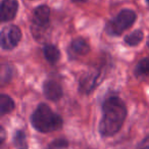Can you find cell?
<instances>
[{
	"mask_svg": "<svg viewBox=\"0 0 149 149\" xmlns=\"http://www.w3.org/2000/svg\"><path fill=\"white\" fill-rule=\"evenodd\" d=\"M44 55L50 63H55L59 60L60 52L56 46L52 45V44H48L44 47Z\"/></svg>",
	"mask_w": 149,
	"mask_h": 149,
	"instance_id": "obj_9",
	"label": "cell"
},
{
	"mask_svg": "<svg viewBox=\"0 0 149 149\" xmlns=\"http://www.w3.org/2000/svg\"><path fill=\"white\" fill-rule=\"evenodd\" d=\"M140 149H149V137L146 138L140 145Z\"/></svg>",
	"mask_w": 149,
	"mask_h": 149,
	"instance_id": "obj_15",
	"label": "cell"
},
{
	"mask_svg": "<svg viewBox=\"0 0 149 149\" xmlns=\"http://www.w3.org/2000/svg\"><path fill=\"white\" fill-rule=\"evenodd\" d=\"M22 39V32L17 26H7L1 32V46L5 50H11L17 47Z\"/></svg>",
	"mask_w": 149,
	"mask_h": 149,
	"instance_id": "obj_5",
	"label": "cell"
},
{
	"mask_svg": "<svg viewBox=\"0 0 149 149\" xmlns=\"http://www.w3.org/2000/svg\"><path fill=\"white\" fill-rule=\"evenodd\" d=\"M19 3L17 0H2L1 3V21L8 22L17 15Z\"/></svg>",
	"mask_w": 149,
	"mask_h": 149,
	"instance_id": "obj_6",
	"label": "cell"
},
{
	"mask_svg": "<svg viewBox=\"0 0 149 149\" xmlns=\"http://www.w3.org/2000/svg\"><path fill=\"white\" fill-rule=\"evenodd\" d=\"M72 1H76V2H85L87 0H72Z\"/></svg>",
	"mask_w": 149,
	"mask_h": 149,
	"instance_id": "obj_16",
	"label": "cell"
},
{
	"mask_svg": "<svg viewBox=\"0 0 149 149\" xmlns=\"http://www.w3.org/2000/svg\"><path fill=\"white\" fill-rule=\"evenodd\" d=\"M15 108V102L11 99L9 96L7 95H1L0 97V112L2 116L6 113H9L10 111H13V109Z\"/></svg>",
	"mask_w": 149,
	"mask_h": 149,
	"instance_id": "obj_11",
	"label": "cell"
},
{
	"mask_svg": "<svg viewBox=\"0 0 149 149\" xmlns=\"http://www.w3.org/2000/svg\"><path fill=\"white\" fill-rule=\"evenodd\" d=\"M147 46L149 47V38H148V40H147Z\"/></svg>",
	"mask_w": 149,
	"mask_h": 149,
	"instance_id": "obj_17",
	"label": "cell"
},
{
	"mask_svg": "<svg viewBox=\"0 0 149 149\" xmlns=\"http://www.w3.org/2000/svg\"><path fill=\"white\" fill-rule=\"evenodd\" d=\"M72 50L79 55H86L90 51V47L84 39H76L72 43Z\"/></svg>",
	"mask_w": 149,
	"mask_h": 149,
	"instance_id": "obj_10",
	"label": "cell"
},
{
	"mask_svg": "<svg viewBox=\"0 0 149 149\" xmlns=\"http://www.w3.org/2000/svg\"><path fill=\"white\" fill-rule=\"evenodd\" d=\"M101 122L99 131L102 136H113L122 128L127 116V108L123 100L118 97H109L104 101L102 106Z\"/></svg>",
	"mask_w": 149,
	"mask_h": 149,
	"instance_id": "obj_1",
	"label": "cell"
},
{
	"mask_svg": "<svg viewBox=\"0 0 149 149\" xmlns=\"http://www.w3.org/2000/svg\"><path fill=\"white\" fill-rule=\"evenodd\" d=\"M50 22V10L46 5H40L36 7L33 13V19H32V34L34 36L37 33L45 32L49 26Z\"/></svg>",
	"mask_w": 149,
	"mask_h": 149,
	"instance_id": "obj_4",
	"label": "cell"
},
{
	"mask_svg": "<svg viewBox=\"0 0 149 149\" xmlns=\"http://www.w3.org/2000/svg\"><path fill=\"white\" fill-rule=\"evenodd\" d=\"M13 143L17 149H28V142L23 131H17L13 136Z\"/></svg>",
	"mask_w": 149,
	"mask_h": 149,
	"instance_id": "obj_12",
	"label": "cell"
},
{
	"mask_svg": "<svg viewBox=\"0 0 149 149\" xmlns=\"http://www.w3.org/2000/svg\"><path fill=\"white\" fill-rule=\"evenodd\" d=\"M31 122L34 128L42 133L53 132L62 127V118L46 104H40L38 106L32 114Z\"/></svg>",
	"mask_w": 149,
	"mask_h": 149,
	"instance_id": "obj_2",
	"label": "cell"
},
{
	"mask_svg": "<svg viewBox=\"0 0 149 149\" xmlns=\"http://www.w3.org/2000/svg\"><path fill=\"white\" fill-rule=\"evenodd\" d=\"M43 89H44V94H45L46 97L50 100H53V101L60 99L62 96L61 86L56 81H53V80L46 81L44 83Z\"/></svg>",
	"mask_w": 149,
	"mask_h": 149,
	"instance_id": "obj_7",
	"label": "cell"
},
{
	"mask_svg": "<svg viewBox=\"0 0 149 149\" xmlns=\"http://www.w3.org/2000/svg\"><path fill=\"white\" fill-rule=\"evenodd\" d=\"M146 1H147V3H148V4H149V0H146Z\"/></svg>",
	"mask_w": 149,
	"mask_h": 149,
	"instance_id": "obj_18",
	"label": "cell"
},
{
	"mask_svg": "<svg viewBox=\"0 0 149 149\" xmlns=\"http://www.w3.org/2000/svg\"><path fill=\"white\" fill-rule=\"evenodd\" d=\"M97 74H88L81 79V90L85 92H90L97 85Z\"/></svg>",
	"mask_w": 149,
	"mask_h": 149,
	"instance_id": "obj_8",
	"label": "cell"
},
{
	"mask_svg": "<svg viewBox=\"0 0 149 149\" xmlns=\"http://www.w3.org/2000/svg\"><path fill=\"white\" fill-rule=\"evenodd\" d=\"M136 74L140 77H148L149 76V58H144L136 66Z\"/></svg>",
	"mask_w": 149,
	"mask_h": 149,
	"instance_id": "obj_14",
	"label": "cell"
},
{
	"mask_svg": "<svg viewBox=\"0 0 149 149\" xmlns=\"http://www.w3.org/2000/svg\"><path fill=\"white\" fill-rule=\"evenodd\" d=\"M136 13L130 9H125L120 11L111 22L107 25L106 31L109 35L118 36L120 35L124 31L128 30L136 21Z\"/></svg>",
	"mask_w": 149,
	"mask_h": 149,
	"instance_id": "obj_3",
	"label": "cell"
},
{
	"mask_svg": "<svg viewBox=\"0 0 149 149\" xmlns=\"http://www.w3.org/2000/svg\"><path fill=\"white\" fill-rule=\"evenodd\" d=\"M143 37H144L143 32L140 31V30H137V31H134L133 33L129 34V35L125 38V41L130 46H136L142 41Z\"/></svg>",
	"mask_w": 149,
	"mask_h": 149,
	"instance_id": "obj_13",
	"label": "cell"
}]
</instances>
